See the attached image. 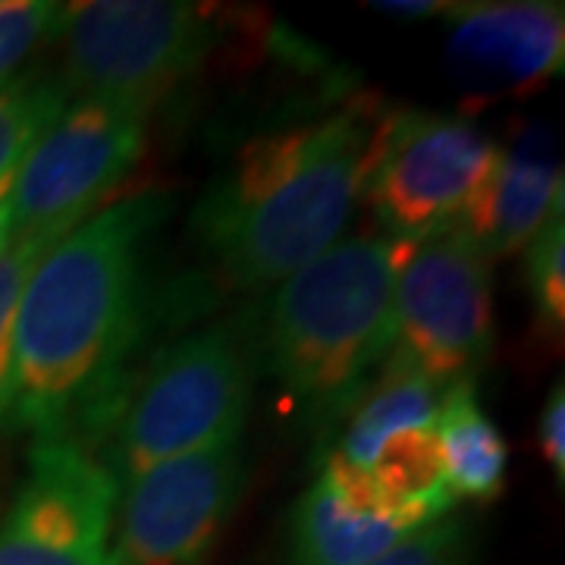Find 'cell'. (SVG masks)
I'll return each mask as SVG.
<instances>
[{"label":"cell","instance_id":"cell-1","mask_svg":"<svg viewBox=\"0 0 565 565\" xmlns=\"http://www.w3.org/2000/svg\"><path fill=\"white\" fill-rule=\"evenodd\" d=\"M170 214L136 192L54 243L22 289L10 427L76 440L120 403V374L148 318V255Z\"/></svg>","mask_w":565,"mask_h":565},{"label":"cell","instance_id":"cell-2","mask_svg":"<svg viewBox=\"0 0 565 565\" xmlns=\"http://www.w3.org/2000/svg\"><path fill=\"white\" fill-rule=\"evenodd\" d=\"M381 114L359 104L252 139L192 207L189 233L223 280L274 289L340 243Z\"/></svg>","mask_w":565,"mask_h":565},{"label":"cell","instance_id":"cell-3","mask_svg":"<svg viewBox=\"0 0 565 565\" xmlns=\"http://www.w3.org/2000/svg\"><path fill=\"white\" fill-rule=\"evenodd\" d=\"M408 243L340 239L274 286L248 337L255 367L315 434L343 424L393 345V305Z\"/></svg>","mask_w":565,"mask_h":565},{"label":"cell","instance_id":"cell-4","mask_svg":"<svg viewBox=\"0 0 565 565\" xmlns=\"http://www.w3.org/2000/svg\"><path fill=\"white\" fill-rule=\"evenodd\" d=\"M255 355L233 323H211L167 345L114 408L110 475L120 490L148 468L243 437Z\"/></svg>","mask_w":565,"mask_h":565},{"label":"cell","instance_id":"cell-5","mask_svg":"<svg viewBox=\"0 0 565 565\" xmlns=\"http://www.w3.org/2000/svg\"><path fill=\"white\" fill-rule=\"evenodd\" d=\"M148 117V104L73 95L10 182L3 236L51 248L117 202L145 154Z\"/></svg>","mask_w":565,"mask_h":565},{"label":"cell","instance_id":"cell-6","mask_svg":"<svg viewBox=\"0 0 565 565\" xmlns=\"http://www.w3.org/2000/svg\"><path fill=\"white\" fill-rule=\"evenodd\" d=\"M57 39L73 95L151 104L180 88L217 51L221 25L202 3L95 0L66 3Z\"/></svg>","mask_w":565,"mask_h":565},{"label":"cell","instance_id":"cell-7","mask_svg":"<svg viewBox=\"0 0 565 565\" xmlns=\"http://www.w3.org/2000/svg\"><path fill=\"white\" fill-rule=\"evenodd\" d=\"M497 148L475 122L452 114H384L362 185L364 204L381 230L377 236L415 245L456 226Z\"/></svg>","mask_w":565,"mask_h":565},{"label":"cell","instance_id":"cell-8","mask_svg":"<svg viewBox=\"0 0 565 565\" xmlns=\"http://www.w3.org/2000/svg\"><path fill=\"white\" fill-rule=\"evenodd\" d=\"M493 349L490 262L462 230L408 245L393 305V345L384 364L430 384L475 381Z\"/></svg>","mask_w":565,"mask_h":565},{"label":"cell","instance_id":"cell-9","mask_svg":"<svg viewBox=\"0 0 565 565\" xmlns=\"http://www.w3.org/2000/svg\"><path fill=\"white\" fill-rule=\"evenodd\" d=\"M117 505L120 484L88 446L41 437L0 519V565H117Z\"/></svg>","mask_w":565,"mask_h":565},{"label":"cell","instance_id":"cell-10","mask_svg":"<svg viewBox=\"0 0 565 565\" xmlns=\"http://www.w3.org/2000/svg\"><path fill=\"white\" fill-rule=\"evenodd\" d=\"M245 487V440L230 437L148 468L120 490L117 565H202Z\"/></svg>","mask_w":565,"mask_h":565},{"label":"cell","instance_id":"cell-11","mask_svg":"<svg viewBox=\"0 0 565 565\" xmlns=\"http://www.w3.org/2000/svg\"><path fill=\"white\" fill-rule=\"evenodd\" d=\"M446 61L471 107L519 98L563 73L565 13L550 0L456 3L446 10Z\"/></svg>","mask_w":565,"mask_h":565},{"label":"cell","instance_id":"cell-12","mask_svg":"<svg viewBox=\"0 0 565 565\" xmlns=\"http://www.w3.org/2000/svg\"><path fill=\"white\" fill-rule=\"evenodd\" d=\"M415 531L374 497L362 471L327 456L289 512L286 565H371Z\"/></svg>","mask_w":565,"mask_h":565},{"label":"cell","instance_id":"cell-13","mask_svg":"<svg viewBox=\"0 0 565 565\" xmlns=\"http://www.w3.org/2000/svg\"><path fill=\"white\" fill-rule=\"evenodd\" d=\"M563 211V167L522 141L497 148L487 177L465 204L456 230H462L487 262L525 252L553 214Z\"/></svg>","mask_w":565,"mask_h":565},{"label":"cell","instance_id":"cell-14","mask_svg":"<svg viewBox=\"0 0 565 565\" xmlns=\"http://www.w3.org/2000/svg\"><path fill=\"white\" fill-rule=\"evenodd\" d=\"M444 475L456 503H497L509 475V446L484 412L475 381L446 386L434 422Z\"/></svg>","mask_w":565,"mask_h":565},{"label":"cell","instance_id":"cell-15","mask_svg":"<svg viewBox=\"0 0 565 565\" xmlns=\"http://www.w3.org/2000/svg\"><path fill=\"white\" fill-rule=\"evenodd\" d=\"M381 381L364 390L362 399L352 405L349 418L343 422L340 444L327 456L364 471L374 462V456L390 440L403 437L418 427H434L437 408L444 399L446 386L430 384L422 374H412L396 364H381Z\"/></svg>","mask_w":565,"mask_h":565},{"label":"cell","instance_id":"cell-16","mask_svg":"<svg viewBox=\"0 0 565 565\" xmlns=\"http://www.w3.org/2000/svg\"><path fill=\"white\" fill-rule=\"evenodd\" d=\"M70 98L61 70H20L0 85V189L13 182L32 145Z\"/></svg>","mask_w":565,"mask_h":565},{"label":"cell","instance_id":"cell-17","mask_svg":"<svg viewBox=\"0 0 565 565\" xmlns=\"http://www.w3.org/2000/svg\"><path fill=\"white\" fill-rule=\"evenodd\" d=\"M525 282L537 327L546 340H563L565 327V217L553 214L525 245Z\"/></svg>","mask_w":565,"mask_h":565},{"label":"cell","instance_id":"cell-18","mask_svg":"<svg viewBox=\"0 0 565 565\" xmlns=\"http://www.w3.org/2000/svg\"><path fill=\"white\" fill-rule=\"evenodd\" d=\"M47 245L25 239H0V430L10 427L13 396V343H17V311L29 274L35 270Z\"/></svg>","mask_w":565,"mask_h":565},{"label":"cell","instance_id":"cell-19","mask_svg":"<svg viewBox=\"0 0 565 565\" xmlns=\"http://www.w3.org/2000/svg\"><path fill=\"white\" fill-rule=\"evenodd\" d=\"M481 546L478 519L462 509L424 525L371 565H475Z\"/></svg>","mask_w":565,"mask_h":565},{"label":"cell","instance_id":"cell-20","mask_svg":"<svg viewBox=\"0 0 565 565\" xmlns=\"http://www.w3.org/2000/svg\"><path fill=\"white\" fill-rule=\"evenodd\" d=\"M66 3L0 0V85L13 79L44 41L57 39Z\"/></svg>","mask_w":565,"mask_h":565},{"label":"cell","instance_id":"cell-21","mask_svg":"<svg viewBox=\"0 0 565 565\" xmlns=\"http://www.w3.org/2000/svg\"><path fill=\"white\" fill-rule=\"evenodd\" d=\"M537 444L541 456L550 465V471L556 475V484H565V393L563 381L550 386L546 403L541 408V422H537Z\"/></svg>","mask_w":565,"mask_h":565},{"label":"cell","instance_id":"cell-22","mask_svg":"<svg viewBox=\"0 0 565 565\" xmlns=\"http://www.w3.org/2000/svg\"><path fill=\"white\" fill-rule=\"evenodd\" d=\"M452 3L449 0H393V3H371V10L384 13V17H396V20H444L446 10Z\"/></svg>","mask_w":565,"mask_h":565},{"label":"cell","instance_id":"cell-23","mask_svg":"<svg viewBox=\"0 0 565 565\" xmlns=\"http://www.w3.org/2000/svg\"><path fill=\"white\" fill-rule=\"evenodd\" d=\"M7 192H10V185L0 189V239H3V223H7Z\"/></svg>","mask_w":565,"mask_h":565}]
</instances>
